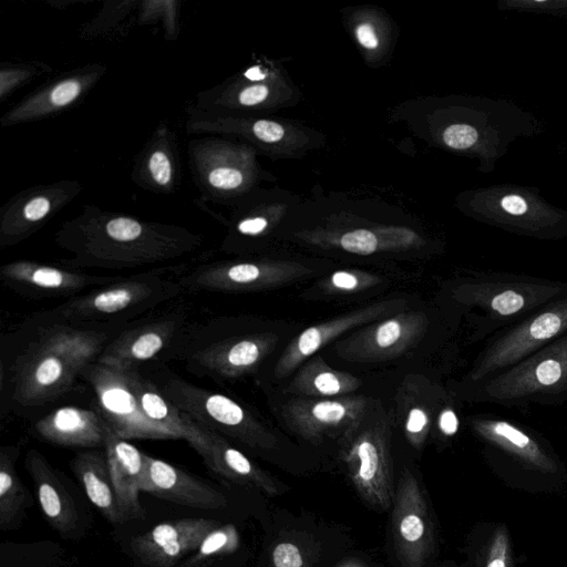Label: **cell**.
Wrapping results in <instances>:
<instances>
[{"instance_id": "29", "label": "cell", "mask_w": 567, "mask_h": 567, "mask_svg": "<svg viewBox=\"0 0 567 567\" xmlns=\"http://www.w3.org/2000/svg\"><path fill=\"white\" fill-rule=\"evenodd\" d=\"M111 426L99 411L61 406L40 417L32 431L41 440L65 447H104Z\"/></svg>"}, {"instance_id": "28", "label": "cell", "mask_w": 567, "mask_h": 567, "mask_svg": "<svg viewBox=\"0 0 567 567\" xmlns=\"http://www.w3.org/2000/svg\"><path fill=\"white\" fill-rule=\"evenodd\" d=\"M24 465L47 522L61 536L73 537L80 529V515L61 473L34 449L28 451Z\"/></svg>"}, {"instance_id": "32", "label": "cell", "mask_w": 567, "mask_h": 567, "mask_svg": "<svg viewBox=\"0 0 567 567\" xmlns=\"http://www.w3.org/2000/svg\"><path fill=\"white\" fill-rule=\"evenodd\" d=\"M71 468L91 503L111 524L125 523L112 483L105 452L95 449L79 452Z\"/></svg>"}, {"instance_id": "18", "label": "cell", "mask_w": 567, "mask_h": 567, "mask_svg": "<svg viewBox=\"0 0 567 567\" xmlns=\"http://www.w3.org/2000/svg\"><path fill=\"white\" fill-rule=\"evenodd\" d=\"M106 66L93 62L47 82L10 107L0 118L11 127L54 116L78 104L100 82Z\"/></svg>"}, {"instance_id": "12", "label": "cell", "mask_w": 567, "mask_h": 567, "mask_svg": "<svg viewBox=\"0 0 567 567\" xmlns=\"http://www.w3.org/2000/svg\"><path fill=\"white\" fill-rule=\"evenodd\" d=\"M313 270L298 261L238 258L200 262L179 277L184 291L251 292L295 281Z\"/></svg>"}, {"instance_id": "19", "label": "cell", "mask_w": 567, "mask_h": 567, "mask_svg": "<svg viewBox=\"0 0 567 567\" xmlns=\"http://www.w3.org/2000/svg\"><path fill=\"white\" fill-rule=\"evenodd\" d=\"M392 533L401 565L424 567L433 549V529L423 492L409 470H404L399 478Z\"/></svg>"}, {"instance_id": "20", "label": "cell", "mask_w": 567, "mask_h": 567, "mask_svg": "<svg viewBox=\"0 0 567 567\" xmlns=\"http://www.w3.org/2000/svg\"><path fill=\"white\" fill-rule=\"evenodd\" d=\"M427 326L424 312L401 311L353 333L338 344V351L350 361L394 359L421 341Z\"/></svg>"}, {"instance_id": "2", "label": "cell", "mask_w": 567, "mask_h": 567, "mask_svg": "<svg viewBox=\"0 0 567 567\" xmlns=\"http://www.w3.org/2000/svg\"><path fill=\"white\" fill-rule=\"evenodd\" d=\"M427 114L430 141L477 161V171L485 174L496 168L511 144L544 132L538 117L504 97H440L431 104Z\"/></svg>"}, {"instance_id": "45", "label": "cell", "mask_w": 567, "mask_h": 567, "mask_svg": "<svg viewBox=\"0 0 567 567\" xmlns=\"http://www.w3.org/2000/svg\"><path fill=\"white\" fill-rule=\"evenodd\" d=\"M274 567H303L305 560L299 547L290 542L278 543L271 553Z\"/></svg>"}, {"instance_id": "3", "label": "cell", "mask_w": 567, "mask_h": 567, "mask_svg": "<svg viewBox=\"0 0 567 567\" xmlns=\"http://www.w3.org/2000/svg\"><path fill=\"white\" fill-rule=\"evenodd\" d=\"M394 207L372 198L312 195L301 198L293 213L315 221H307L295 236L316 247L357 256L420 248L425 243L420 231L403 223L381 220Z\"/></svg>"}, {"instance_id": "34", "label": "cell", "mask_w": 567, "mask_h": 567, "mask_svg": "<svg viewBox=\"0 0 567 567\" xmlns=\"http://www.w3.org/2000/svg\"><path fill=\"white\" fill-rule=\"evenodd\" d=\"M18 455V446L0 447V529L2 532L17 529L22 524L27 509L33 503L16 470Z\"/></svg>"}, {"instance_id": "5", "label": "cell", "mask_w": 567, "mask_h": 567, "mask_svg": "<svg viewBox=\"0 0 567 567\" xmlns=\"http://www.w3.org/2000/svg\"><path fill=\"white\" fill-rule=\"evenodd\" d=\"M182 266L156 268L78 295L55 308L35 313L37 322H60L81 328L117 324L176 299L184 289L173 272Z\"/></svg>"}, {"instance_id": "47", "label": "cell", "mask_w": 567, "mask_h": 567, "mask_svg": "<svg viewBox=\"0 0 567 567\" xmlns=\"http://www.w3.org/2000/svg\"><path fill=\"white\" fill-rule=\"evenodd\" d=\"M524 297L514 291L506 290L496 296L491 301V307L499 315L509 316L518 312L524 307Z\"/></svg>"}, {"instance_id": "22", "label": "cell", "mask_w": 567, "mask_h": 567, "mask_svg": "<svg viewBox=\"0 0 567 567\" xmlns=\"http://www.w3.org/2000/svg\"><path fill=\"white\" fill-rule=\"evenodd\" d=\"M369 405L367 398L358 395L300 398L287 402L281 414L291 431L315 443L326 435L343 436L365 417Z\"/></svg>"}, {"instance_id": "27", "label": "cell", "mask_w": 567, "mask_h": 567, "mask_svg": "<svg viewBox=\"0 0 567 567\" xmlns=\"http://www.w3.org/2000/svg\"><path fill=\"white\" fill-rule=\"evenodd\" d=\"M132 182L157 195L174 194L182 179L176 133L167 123H159L134 159Z\"/></svg>"}, {"instance_id": "14", "label": "cell", "mask_w": 567, "mask_h": 567, "mask_svg": "<svg viewBox=\"0 0 567 567\" xmlns=\"http://www.w3.org/2000/svg\"><path fill=\"white\" fill-rule=\"evenodd\" d=\"M301 197L279 186L258 187L233 206L228 218H221L226 235L220 249L243 254L270 237L289 217Z\"/></svg>"}, {"instance_id": "46", "label": "cell", "mask_w": 567, "mask_h": 567, "mask_svg": "<svg viewBox=\"0 0 567 567\" xmlns=\"http://www.w3.org/2000/svg\"><path fill=\"white\" fill-rule=\"evenodd\" d=\"M533 380L538 385L549 386L557 383L564 374L563 363L555 358H547L536 364Z\"/></svg>"}, {"instance_id": "4", "label": "cell", "mask_w": 567, "mask_h": 567, "mask_svg": "<svg viewBox=\"0 0 567 567\" xmlns=\"http://www.w3.org/2000/svg\"><path fill=\"white\" fill-rule=\"evenodd\" d=\"M38 323L10 370L11 400L24 408L45 405L66 393L109 340L106 330Z\"/></svg>"}, {"instance_id": "6", "label": "cell", "mask_w": 567, "mask_h": 567, "mask_svg": "<svg viewBox=\"0 0 567 567\" xmlns=\"http://www.w3.org/2000/svg\"><path fill=\"white\" fill-rule=\"evenodd\" d=\"M225 319L187 323L164 358L181 361L198 377L238 379L255 371L270 354L278 337L271 332H239Z\"/></svg>"}, {"instance_id": "9", "label": "cell", "mask_w": 567, "mask_h": 567, "mask_svg": "<svg viewBox=\"0 0 567 567\" xmlns=\"http://www.w3.org/2000/svg\"><path fill=\"white\" fill-rule=\"evenodd\" d=\"M185 114L188 134L234 136L271 157H299L324 143L323 136L309 127L265 114L202 110L192 103Z\"/></svg>"}, {"instance_id": "26", "label": "cell", "mask_w": 567, "mask_h": 567, "mask_svg": "<svg viewBox=\"0 0 567 567\" xmlns=\"http://www.w3.org/2000/svg\"><path fill=\"white\" fill-rule=\"evenodd\" d=\"M141 491L155 497L198 509H218L227 505L223 493L199 477L144 453Z\"/></svg>"}, {"instance_id": "17", "label": "cell", "mask_w": 567, "mask_h": 567, "mask_svg": "<svg viewBox=\"0 0 567 567\" xmlns=\"http://www.w3.org/2000/svg\"><path fill=\"white\" fill-rule=\"evenodd\" d=\"M187 323L182 305L152 316L107 342L95 362L122 371L137 370L142 363L165 354Z\"/></svg>"}, {"instance_id": "50", "label": "cell", "mask_w": 567, "mask_h": 567, "mask_svg": "<svg viewBox=\"0 0 567 567\" xmlns=\"http://www.w3.org/2000/svg\"><path fill=\"white\" fill-rule=\"evenodd\" d=\"M341 567H355V566H350V565H348V566H341Z\"/></svg>"}, {"instance_id": "49", "label": "cell", "mask_w": 567, "mask_h": 567, "mask_svg": "<svg viewBox=\"0 0 567 567\" xmlns=\"http://www.w3.org/2000/svg\"><path fill=\"white\" fill-rule=\"evenodd\" d=\"M487 567H506L504 559L502 558H494L492 559Z\"/></svg>"}, {"instance_id": "24", "label": "cell", "mask_w": 567, "mask_h": 567, "mask_svg": "<svg viewBox=\"0 0 567 567\" xmlns=\"http://www.w3.org/2000/svg\"><path fill=\"white\" fill-rule=\"evenodd\" d=\"M221 525L209 518L164 522L131 540V550L146 567H173L195 553L204 538Z\"/></svg>"}, {"instance_id": "11", "label": "cell", "mask_w": 567, "mask_h": 567, "mask_svg": "<svg viewBox=\"0 0 567 567\" xmlns=\"http://www.w3.org/2000/svg\"><path fill=\"white\" fill-rule=\"evenodd\" d=\"M296 101V87L280 71L268 63H255L198 92L192 104L202 110L264 114Z\"/></svg>"}, {"instance_id": "10", "label": "cell", "mask_w": 567, "mask_h": 567, "mask_svg": "<svg viewBox=\"0 0 567 567\" xmlns=\"http://www.w3.org/2000/svg\"><path fill=\"white\" fill-rule=\"evenodd\" d=\"M157 385L188 417L220 436L257 451L275 445L274 434L231 398L164 372Z\"/></svg>"}, {"instance_id": "16", "label": "cell", "mask_w": 567, "mask_h": 567, "mask_svg": "<svg viewBox=\"0 0 567 567\" xmlns=\"http://www.w3.org/2000/svg\"><path fill=\"white\" fill-rule=\"evenodd\" d=\"M81 377L94 392L97 411L118 436L125 440H174L143 415L123 371L94 361Z\"/></svg>"}, {"instance_id": "25", "label": "cell", "mask_w": 567, "mask_h": 567, "mask_svg": "<svg viewBox=\"0 0 567 567\" xmlns=\"http://www.w3.org/2000/svg\"><path fill=\"white\" fill-rule=\"evenodd\" d=\"M187 443L212 472L234 484L257 488L269 496L279 495L287 489L228 440L199 424Z\"/></svg>"}, {"instance_id": "37", "label": "cell", "mask_w": 567, "mask_h": 567, "mask_svg": "<svg viewBox=\"0 0 567 567\" xmlns=\"http://www.w3.org/2000/svg\"><path fill=\"white\" fill-rule=\"evenodd\" d=\"M179 1L147 0L140 2L137 10L138 24L162 22L166 40H176L179 34Z\"/></svg>"}, {"instance_id": "36", "label": "cell", "mask_w": 567, "mask_h": 567, "mask_svg": "<svg viewBox=\"0 0 567 567\" xmlns=\"http://www.w3.org/2000/svg\"><path fill=\"white\" fill-rule=\"evenodd\" d=\"M384 22V19H379L368 11L353 16L351 30L359 48L367 54V60L379 61L386 52Z\"/></svg>"}, {"instance_id": "41", "label": "cell", "mask_w": 567, "mask_h": 567, "mask_svg": "<svg viewBox=\"0 0 567 567\" xmlns=\"http://www.w3.org/2000/svg\"><path fill=\"white\" fill-rule=\"evenodd\" d=\"M382 282V279L363 270H337L320 282L328 293H351L369 289Z\"/></svg>"}, {"instance_id": "8", "label": "cell", "mask_w": 567, "mask_h": 567, "mask_svg": "<svg viewBox=\"0 0 567 567\" xmlns=\"http://www.w3.org/2000/svg\"><path fill=\"white\" fill-rule=\"evenodd\" d=\"M258 151L241 140L217 136L193 138L187 144L190 176L199 195V204L233 206L235 203L274 181L262 169Z\"/></svg>"}, {"instance_id": "21", "label": "cell", "mask_w": 567, "mask_h": 567, "mask_svg": "<svg viewBox=\"0 0 567 567\" xmlns=\"http://www.w3.org/2000/svg\"><path fill=\"white\" fill-rule=\"evenodd\" d=\"M121 276H99L38 260L18 259L0 267L1 282L12 291L30 298L75 297L87 288H95Z\"/></svg>"}, {"instance_id": "35", "label": "cell", "mask_w": 567, "mask_h": 567, "mask_svg": "<svg viewBox=\"0 0 567 567\" xmlns=\"http://www.w3.org/2000/svg\"><path fill=\"white\" fill-rule=\"evenodd\" d=\"M566 322L567 312L564 310H554L538 316L523 332L517 331L505 340L506 342L497 348V351L488 358V363L484 364L482 369H491L494 364L516 359L536 343L557 334L566 326Z\"/></svg>"}, {"instance_id": "1", "label": "cell", "mask_w": 567, "mask_h": 567, "mask_svg": "<svg viewBox=\"0 0 567 567\" xmlns=\"http://www.w3.org/2000/svg\"><path fill=\"white\" fill-rule=\"evenodd\" d=\"M54 243L70 252L60 265L70 269H134L172 261L203 246L202 235L156 220L84 204L54 234Z\"/></svg>"}, {"instance_id": "38", "label": "cell", "mask_w": 567, "mask_h": 567, "mask_svg": "<svg viewBox=\"0 0 567 567\" xmlns=\"http://www.w3.org/2000/svg\"><path fill=\"white\" fill-rule=\"evenodd\" d=\"M137 0L106 1L97 14L80 29V37L93 39L110 32L117 27L134 9L140 6Z\"/></svg>"}, {"instance_id": "44", "label": "cell", "mask_w": 567, "mask_h": 567, "mask_svg": "<svg viewBox=\"0 0 567 567\" xmlns=\"http://www.w3.org/2000/svg\"><path fill=\"white\" fill-rule=\"evenodd\" d=\"M431 426V416L423 406H412L404 420V434L409 443L416 450H420L429 434Z\"/></svg>"}, {"instance_id": "7", "label": "cell", "mask_w": 567, "mask_h": 567, "mask_svg": "<svg viewBox=\"0 0 567 567\" xmlns=\"http://www.w3.org/2000/svg\"><path fill=\"white\" fill-rule=\"evenodd\" d=\"M455 207L492 226L538 238L567 237V210L542 195L536 186L494 184L461 192Z\"/></svg>"}, {"instance_id": "30", "label": "cell", "mask_w": 567, "mask_h": 567, "mask_svg": "<svg viewBox=\"0 0 567 567\" xmlns=\"http://www.w3.org/2000/svg\"><path fill=\"white\" fill-rule=\"evenodd\" d=\"M103 449L125 520L144 518L145 511L138 498L144 473V453L112 429L107 432Z\"/></svg>"}, {"instance_id": "48", "label": "cell", "mask_w": 567, "mask_h": 567, "mask_svg": "<svg viewBox=\"0 0 567 567\" xmlns=\"http://www.w3.org/2000/svg\"><path fill=\"white\" fill-rule=\"evenodd\" d=\"M437 427L446 436H452L457 432L458 419L452 409L445 408L441 410L437 416Z\"/></svg>"}, {"instance_id": "39", "label": "cell", "mask_w": 567, "mask_h": 567, "mask_svg": "<svg viewBox=\"0 0 567 567\" xmlns=\"http://www.w3.org/2000/svg\"><path fill=\"white\" fill-rule=\"evenodd\" d=\"M239 545V536L231 524L220 525L212 530L202 542L188 565H202L215 557L234 553Z\"/></svg>"}, {"instance_id": "43", "label": "cell", "mask_w": 567, "mask_h": 567, "mask_svg": "<svg viewBox=\"0 0 567 567\" xmlns=\"http://www.w3.org/2000/svg\"><path fill=\"white\" fill-rule=\"evenodd\" d=\"M481 431L489 436L497 437L499 442L515 449L520 453L534 455L536 453L533 441L522 431L507 422H485L480 426Z\"/></svg>"}, {"instance_id": "15", "label": "cell", "mask_w": 567, "mask_h": 567, "mask_svg": "<svg viewBox=\"0 0 567 567\" xmlns=\"http://www.w3.org/2000/svg\"><path fill=\"white\" fill-rule=\"evenodd\" d=\"M83 185L78 179H62L28 187L14 194L0 209V247H12L48 224L76 198Z\"/></svg>"}, {"instance_id": "42", "label": "cell", "mask_w": 567, "mask_h": 567, "mask_svg": "<svg viewBox=\"0 0 567 567\" xmlns=\"http://www.w3.org/2000/svg\"><path fill=\"white\" fill-rule=\"evenodd\" d=\"M501 11L545 14L567 19V0H498Z\"/></svg>"}, {"instance_id": "23", "label": "cell", "mask_w": 567, "mask_h": 567, "mask_svg": "<svg viewBox=\"0 0 567 567\" xmlns=\"http://www.w3.org/2000/svg\"><path fill=\"white\" fill-rule=\"evenodd\" d=\"M405 309L403 299L379 301L343 313L301 331L285 349L275 365V375L282 379L295 371L318 350L342 333Z\"/></svg>"}, {"instance_id": "33", "label": "cell", "mask_w": 567, "mask_h": 567, "mask_svg": "<svg viewBox=\"0 0 567 567\" xmlns=\"http://www.w3.org/2000/svg\"><path fill=\"white\" fill-rule=\"evenodd\" d=\"M360 385L361 381L357 377L334 370L316 355L301 365L286 390L299 396L328 399L349 395Z\"/></svg>"}, {"instance_id": "31", "label": "cell", "mask_w": 567, "mask_h": 567, "mask_svg": "<svg viewBox=\"0 0 567 567\" xmlns=\"http://www.w3.org/2000/svg\"><path fill=\"white\" fill-rule=\"evenodd\" d=\"M123 372L141 412L150 422L167 431L174 440L188 442L194 436L197 424L164 394L156 382L142 375L138 369Z\"/></svg>"}, {"instance_id": "40", "label": "cell", "mask_w": 567, "mask_h": 567, "mask_svg": "<svg viewBox=\"0 0 567 567\" xmlns=\"http://www.w3.org/2000/svg\"><path fill=\"white\" fill-rule=\"evenodd\" d=\"M51 71V66L38 61L2 62L0 65V101H4L34 78Z\"/></svg>"}, {"instance_id": "13", "label": "cell", "mask_w": 567, "mask_h": 567, "mask_svg": "<svg viewBox=\"0 0 567 567\" xmlns=\"http://www.w3.org/2000/svg\"><path fill=\"white\" fill-rule=\"evenodd\" d=\"M342 439V460L357 492L370 505L389 509L393 486L388 427L363 419Z\"/></svg>"}]
</instances>
